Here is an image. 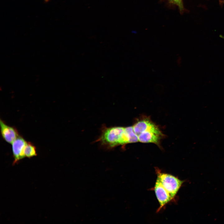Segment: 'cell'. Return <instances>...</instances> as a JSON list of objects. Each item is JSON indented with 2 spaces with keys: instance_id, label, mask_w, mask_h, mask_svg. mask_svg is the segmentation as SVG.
<instances>
[{
  "instance_id": "6da1fadb",
  "label": "cell",
  "mask_w": 224,
  "mask_h": 224,
  "mask_svg": "<svg viewBox=\"0 0 224 224\" xmlns=\"http://www.w3.org/2000/svg\"><path fill=\"white\" fill-rule=\"evenodd\" d=\"M98 140L102 144L109 148L129 143L125 128L122 127H114L104 129Z\"/></svg>"
},
{
  "instance_id": "7a4b0ae2",
  "label": "cell",
  "mask_w": 224,
  "mask_h": 224,
  "mask_svg": "<svg viewBox=\"0 0 224 224\" xmlns=\"http://www.w3.org/2000/svg\"><path fill=\"white\" fill-rule=\"evenodd\" d=\"M157 179L161 183L165 189L174 199L184 180H181L170 174L161 172L159 169H156Z\"/></svg>"
},
{
  "instance_id": "3957f363",
  "label": "cell",
  "mask_w": 224,
  "mask_h": 224,
  "mask_svg": "<svg viewBox=\"0 0 224 224\" xmlns=\"http://www.w3.org/2000/svg\"><path fill=\"white\" fill-rule=\"evenodd\" d=\"M163 135L157 126L154 124L138 136L139 141L143 143L159 144Z\"/></svg>"
},
{
  "instance_id": "277c9868",
  "label": "cell",
  "mask_w": 224,
  "mask_h": 224,
  "mask_svg": "<svg viewBox=\"0 0 224 224\" xmlns=\"http://www.w3.org/2000/svg\"><path fill=\"white\" fill-rule=\"evenodd\" d=\"M154 190L159 204L157 212L160 211L166 204L173 199L165 189L160 181L156 179Z\"/></svg>"
},
{
  "instance_id": "5b68a950",
  "label": "cell",
  "mask_w": 224,
  "mask_h": 224,
  "mask_svg": "<svg viewBox=\"0 0 224 224\" xmlns=\"http://www.w3.org/2000/svg\"><path fill=\"white\" fill-rule=\"evenodd\" d=\"M26 142H27L22 137L19 135L11 144L14 159L13 165H15L25 157L24 154V149Z\"/></svg>"
},
{
  "instance_id": "8992f818",
  "label": "cell",
  "mask_w": 224,
  "mask_h": 224,
  "mask_svg": "<svg viewBox=\"0 0 224 224\" xmlns=\"http://www.w3.org/2000/svg\"><path fill=\"white\" fill-rule=\"evenodd\" d=\"M0 126L2 137L7 143L12 144L19 135L15 128L7 125L1 119Z\"/></svg>"
},
{
  "instance_id": "52a82bcc",
  "label": "cell",
  "mask_w": 224,
  "mask_h": 224,
  "mask_svg": "<svg viewBox=\"0 0 224 224\" xmlns=\"http://www.w3.org/2000/svg\"><path fill=\"white\" fill-rule=\"evenodd\" d=\"M154 124L149 119L144 117L135 123L133 126L134 131L138 136L140 133L147 130Z\"/></svg>"
},
{
  "instance_id": "ba28073f",
  "label": "cell",
  "mask_w": 224,
  "mask_h": 224,
  "mask_svg": "<svg viewBox=\"0 0 224 224\" xmlns=\"http://www.w3.org/2000/svg\"><path fill=\"white\" fill-rule=\"evenodd\" d=\"M25 157L30 158L37 155L35 147L30 142H27L24 149Z\"/></svg>"
},
{
  "instance_id": "9c48e42d",
  "label": "cell",
  "mask_w": 224,
  "mask_h": 224,
  "mask_svg": "<svg viewBox=\"0 0 224 224\" xmlns=\"http://www.w3.org/2000/svg\"><path fill=\"white\" fill-rule=\"evenodd\" d=\"M172 2L176 4L180 7V9H182L183 8L182 0H170Z\"/></svg>"
},
{
  "instance_id": "30bf717a",
  "label": "cell",
  "mask_w": 224,
  "mask_h": 224,
  "mask_svg": "<svg viewBox=\"0 0 224 224\" xmlns=\"http://www.w3.org/2000/svg\"><path fill=\"white\" fill-rule=\"evenodd\" d=\"M45 2H48L49 0H44Z\"/></svg>"
}]
</instances>
